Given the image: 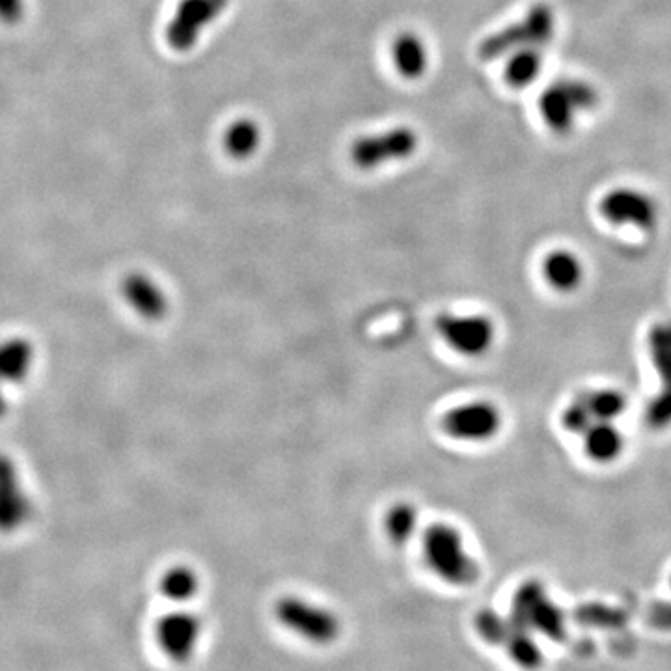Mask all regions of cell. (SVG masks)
Here are the masks:
<instances>
[{"instance_id":"1","label":"cell","mask_w":671,"mask_h":671,"mask_svg":"<svg viewBox=\"0 0 671 671\" xmlns=\"http://www.w3.org/2000/svg\"><path fill=\"white\" fill-rule=\"evenodd\" d=\"M424 556L429 569L452 586H472L480 567L466 552L463 535L450 524H433L424 535Z\"/></svg>"},{"instance_id":"2","label":"cell","mask_w":671,"mask_h":671,"mask_svg":"<svg viewBox=\"0 0 671 671\" xmlns=\"http://www.w3.org/2000/svg\"><path fill=\"white\" fill-rule=\"evenodd\" d=\"M554 27H556V19H554L552 10L547 4H537L522 21L511 27L502 28L500 32L491 34L487 40H483L478 53L483 60L489 62V60L511 55L519 49H528V47L539 49L545 43L550 42V38L554 36Z\"/></svg>"},{"instance_id":"3","label":"cell","mask_w":671,"mask_h":671,"mask_svg":"<svg viewBox=\"0 0 671 671\" xmlns=\"http://www.w3.org/2000/svg\"><path fill=\"white\" fill-rule=\"evenodd\" d=\"M599 94L584 81H560L548 86L539 99V112L545 124L556 133L573 129L578 112L595 109Z\"/></svg>"},{"instance_id":"4","label":"cell","mask_w":671,"mask_h":671,"mask_svg":"<svg viewBox=\"0 0 671 671\" xmlns=\"http://www.w3.org/2000/svg\"><path fill=\"white\" fill-rule=\"evenodd\" d=\"M276 619L317 645H329L340 636V621L330 610L306 603L299 597H282L274 606Z\"/></svg>"},{"instance_id":"5","label":"cell","mask_w":671,"mask_h":671,"mask_svg":"<svg viewBox=\"0 0 671 671\" xmlns=\"http://www.w3.org/2000/svg\"><path fill=\"white\" fill-rule=\"evenodd\" d=\"M418 135L409 127H396L386 133L358 138L351 146V161L360 170L379 168L384 163L407 159L418 148Z\"/></svg>"},{"instance_id":"6","label":"cell","mask_w":671,"mask_h":671,"mask_svg":"<svg viewBox=\"0 0 671 671\" xmlns=\"http://www.w3.org/2000/svg\"><path fill=\"white\" fill-rule=\"evenodd\" d=\"M437 332L448 347L465 357H480L494 342V325L485 315H439Z\"/></svg>"},{"instance_id":"7","label":"cell","mask_w":671,"mask_h":671,"mask_svg":"<svg viewBox=\"0 0 671 671\" xmlns=\"http://www.w3.org/2000/svg\"><path fill=\"white\" fill-rule=\"evenodd\" d=\"M230 0H181L166 28V40L172 49L187 53L198 42L202 28L213 23Z\"/></svg>"},{"instance_id":"8","label":"cell","mask_w":671,"mask_h":671,"mask_svg":"<svg viewBox=\"0 0 671 671\" xmlns=\"http://www.w3.org/2000/svg\"><path fill=\"white\" fill-rule=\"evenodd\" d=\"M502 425L500 411L489 401H470L442 416V429L448 437L465 442L493 439Z\"/></svg>"},{"instance_id":"9","label":"cell","mask_w":671,"mask_h":671,"mask_svg":"<svg viewBox=\"0 0 671 671\" xmlns=\"http://www.w3.org/2000/svg\"><path fill=\"white\" fill-rule=\"evenodd\" d=\"M601 215L616 226H636L640 230H651L657 222L655 202L634 189L610 191L601 200Z\"/></svg>"},{"instance_id":"10","label":"cell","mask_w":671,"mask_h":671,"mask_svg":"<svg viewBox=\"0 0 671 671\" xmlns=\"http://www.w3.org/2000/svg\"><path fill=\"white\" fill-rule=\"evenodd\" d=\"M157 642L166 657L179 664L189 662L200 638V619L187 612H174L157 623Z\"/></svg>"},{"instance_id":"11","label":"cell","mask_w":671,"mask_h":671,"mask_svg":"<svg viewBox=\"0 0 671 671\" xmlns=\"http://www.w3.org/2000/svg\"><path fill=\"white\" fill-rule=\"evenodd\" d=\"M125 301L144 319L157 321L168 312L165 291L159 288L146 274H131L124 282Z\"/></svg>"},{"instance_id":"12","label":"cell","mask_w":671,"mask_h":671,"mask_svg":"<svg viewBox=\"0 0 671 671\" xmlns=\"http://www.w3.org/2000/svg\"><path fill=\"white\" fill-rule=\"evenodd\" d=\"M584 450L597 463H610L623 452V437L610 422H593L584 433Z\"/></svg>"},{"instance_id":"13","label":"cell","mask_w":671,"mask_h":671,"mask_svg":"<svg viewBox=\"0 0 671 671\" xmlns=\"http://www.w3.org/2000/svg\"><path fill=\"white\" fill-rule=\"evenodd\" d=\"M543 274L552 288L573 291L580 286L582 265L571 252L554 250L543 261Z\"/></svg>"},{"instance_id":"14","label":"cell","mask_w":671,"mask_h":671,"mask_svg":"<svg viewBox=\"0 0 671 671\" xmlns=\"http://www.w3.org/2000/svg\"><path fill=\"white\" fill-rule=\"evenodd\" d=\"M547 597L545 586L539 580H526L522 582L519 589L513 595L511 603V612L507 617L509 629L511 630H532V616H534L537 604L541 603Z\"/></svg>"},{"instance_id":"15","label":"cell","mask_w":671,"mask_h":671,"mask_svg":"<svg viewBox=\"0 0 671 671\" xmlns=\"http://www.w3.org/2000/svg\"><path fill=\"white\" fill-rule=\"evenodd\" d=\"M394 64L405 79H420L427 69V49L414 34H401L394 43Z\"/></svg>"},{"instance_id":"16","label":"cell","mask_w":671,"mask_h":671,"mask_svg":"<svg viewBox=\"0 0 671 671\" xmlns=\"http://www.w3.org/2000/svg\"><path fill=\"white\" fill-rule=\"evenodd\" d=\"M541 68H543V56L537 51V47L519 49L509 56L506 69H504V77L509 86L524 88L534 83L541 73Z\"/></svg>"},{"instance_id":"17","label":"cell","mask_w":671,"mask_h":671,"mask_svg":"<svg viewBox=\"0 0 671 671\" xmlns=\"http://www.w3.org/2000/svg\"><path fill=\"white\" fill-rule=\"evenodd\" d=\"M418 511L409 502H398L384 515V530L394 545H407L416 532Z\"/></svg>"},{"instance_id":"18","label":"cell","mask_w":671,"mask_h":671,"mask_svg":"<svg viewBox=\"0 0 671 671\" xmlns=\"http://www.w3.org/2000/svg\"><path fill=\"white\" fill-rule=\"evenodd\" d=\"M260 127L252 120H237L224 135V148L233 159H248L260 146Z\"/></svg>"},{"instance_id":"19","label":"cell","mask_w":671,"mask_h":671,"mask_svg":"<svg viewBox=\"0 0 671 671\" xmlns=\"http://www.w3.org/2000/svg\"><path fill=\"white\" fill-rule=\"evenodd\" d=\"M200 580L198 575L187 565H178L166 571L161 578V591L166 599L174 603H185L191 601L192 597L198 593Z\"/></svg>"},{"instance_id":"20","label":"cell","mask_w":671,"mask_h":671,"mask_svg":"<svg viewBox=\"0 0 671 671\" xmlns=\"http://www.w3.org/2000/svg\"><path fill=\"white\" fill-rule=\"evenodd\" d=\"M573 617L580 625L593 629H619L627 623V614L621 608L603 603H586L576 606Z\"/></svg>"},{"instance_id":"21","label":"cell","mask_w":671,"mask_h":671,"mask_svg":"<svg viewBox=\"0 0 671 671\" xmlns=\"http://www.w3.org/2000/svg\"><path fill=\"white\" fill-rule=\"evenodd\" d=\"M649 353L664 386L671 384V323H657L649 330Z\"/></svg>"},{"instance_id":"22","label":"cell","mask_w":671,"mask_h":671,"mask_svg":"<svg viewBox=\"0 0 671 671\" xmlns=\"http://www.w3.org/2000/svg\"><path fill=\"white\" fill-rule=\"evenodd\" d=\"M504 647L509 653V658L524 670H537L543 662V653L539 645L532 640L528 630L509 629V636H507Z\"/></svg>"},{"instance_id":"23","label":"cell","mask_w":671,"mask_h":671,"mask_svg":"<svg viewBox=\"0 0 671 671\" xmlns=\"http://www.w3.org/2000/svg\"><path fill=\"white\" fill-rule=\"evenodd\" d=\"M532 630H537L552 642H562L567 636V627H565V614L562 608L545 597L541 603L537 604L534 616H532Z\"/></svg>"},{"instance_id":"24","label":"cell","mask_w":671,"mask_h":671,"mask_svg":"<svg viewBox=\"0 0 671 671\" xmlns=\"http://www.w3.org/2000/svg\"><path fill=\"white\" fill-rule=\"evenodd\" d=\"M589 409L595 422H612L627 409V399L617 390H599L588 394Z\"/></svg>"},{"instance_id":"25","label":"cell","mask_w":671,"mask_h":671,"mask_svg":"<svg viewBox=\"0 0 671 671\" xmlns=\"http://www.w3.org/2000/svg\"><path fill=\"white\" fill-rule=\"evenodd\" d=\"M474 627L487 644H506L507 636H509V623L498 612H494L493 608H481L474 617Z\"/></svg>"},{"instance_id":"26","label":"cell","mask_w":671,"mask_h":671,"mask_svg":"<svg viewBox=\"0 0 671 671\" xmlns=\"http://www.w3.org/2000/svg\"><path fill=\"white\" fill-rule=\"evenodd\" d=\"M593 422L595 418L589 409L588 394L576 398L562 414L563 427L575 435H584Z\"/></svg>"},{"instance_id":"27","label":"cell","mask_w":671,"mask_h":671,"mask_svg":"<svg viewBox=\"0 0 671 671\" xmlns=\"http://www.w3.org/2000/svg\"><path fill=\"white\" fill-rule=\"evenodd\" d=\"M645 420L653 429H662L671 424V384L647 405Z\"/></svg>"},{"instance_id":"28","label":"cell","mask_w":671,"mask_h":671,"mask_svg":"<svg viewBox=\"0 0 671 671\" xmlns=\"http://www.w3.org/2000/svg\"><path fill=\"white\" fill-rule=\"evenodd\" d=\"M25 15L23 0H0V23L17 25Z\"/></svg>"},{"instance_id":"29","label":"cell","mask_w":671,"mask_h":671,"mask_svg":"<svg viewBox=\"0 0 671 671\" xmlns=\"http://www.w3.org/2000/svg\"><path fill=\"white\" fill-rule=\"evenodd\" d=\"M649 619L658 629L671 630V603H657L649 610Z\"/></svg>"}]
</instances>
